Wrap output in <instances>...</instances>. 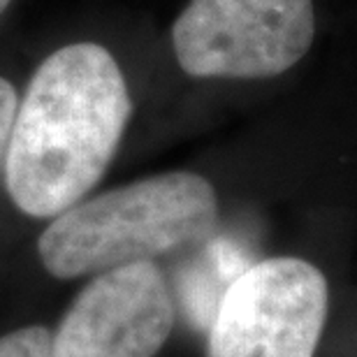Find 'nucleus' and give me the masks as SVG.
<instances>
[{"instance_id":"5","label":"nucleus","mask_w":357,"mask_h":357,"mask_svg":"<svg viewBox=\"0 0 357 357\" xmlns=\"http://www.w3.org/2000/svg\"><path fill=\"white\" fill-rule=\"evenodd\" d=\"M174 327V299L151 260L84 285L52 337V357H155Z\"/></svg>"},{"instance_id":"2","label":"nucleus","mask_w":357,"mask_h":357,"mask_svg":"<svg viewBox=\"0 0 357 357\" xmlns=\"http://www.w3.org/2000/svg\"><path fill=\"white\" fill-rule=\"evenodd\" d=\"M218 197L204 176L165 172L73 204L45 227L38 253L56 278H82L153 260L204 239Z\"/></svg>"},{"instance_id":"3","label":"nucleus","mask_w":357,"mask_h":357,"mask_svg":"<svg viewBox=\"0 0 357 357\" xmlns=\"http://www.w3.org/2000/svg\"><path fill=\"white\" fill-rule=\"evenodd\" d=\"M313 35V0H188L172 47L197 79H269L304 59Z\"/></svg>"},{"instance_id":"8","label":"nucleus","mask_w":357,"mask_h":357,"mask_svg":"<svg viewBox=\"0 0 357 357\" xmlns=\"http://www.w3.org/2000/svg\"><path fill=\"white\" fill-rule=\"evenodd\" d=\"M10 3H12V0H0V14H3L7 7H10Z\"/></svg>"},{"instance_id":"6","label":"nucleus","mask_w":357,"mask_h":357,"mask_svg":"<svg viewBox=\"0 0 357 357\" xmlns=\"http://www.w3.org/2000/svg\"><path fill=\"white\" fill-rule=\"evenodd\" d=\"M54 334L42 325H28L0 337V357H52Z\"/></svg>"},{"instance_id":"4","label":"nucleus","mask_w":357,"mask_h":357,"mask_svg":"<svg viewBox=\"0 0 357 357\" xmlns=\"http://www.w3.org/2000/svg\"><path fill=\"white\" fill-rule=\"evenodd\" d=\"M330 288L302 258L255 262L225 290L213 316L206 357H313Z\"/></svg>"},{"instance_id":"1","label":"nucleus","mask_w":357,"mask_h":357,"mask_svg":"<svg viewBox=\"0 0 357 357\" xmlns=\"http://www.w3.org/2000/svg\"><path fill=\"white\" fill-rule=\"evenodd\" d=\"M132 100L116 59L96 42L54 52L35 70L5 155L14 206L54 218L82 202L112 165Z\"/></svg>"},{"instance_id":"7","label":"nucleus","mask_w":357,"mask_h":357,"mask_svg":"<svg viewBox=\"0 0 357 357\" xmlns=\"http://www.w3.org/2000/svg\"><path fill=\"white\" fill-rule=\"evenodd\" d=\"M17 109H19L17 91H14L10 82L0 77V165L5 162L7 146H10Z\"/></svg>"}]
</instances>
